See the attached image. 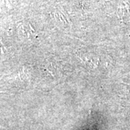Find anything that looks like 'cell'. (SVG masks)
<instances>
[{
	"mask_svg": "<svg viewBox=\"0 0 130 130\" xmlns=\"http://www.w3.org/2000/svg\"><path fill=\"white\" fill-rule=\"evenodd\" d=\"M78 59L86 67L90 69L97 68L100 63L99 57L92 54H83L78 55Z\"/></svg>",
	"mask_w": 130,
	"mask_h": 130,
	"instance_id": "obj_1",
	"label": "cell"
},
{
	"mask_svg": "<svg viewBox=\"0 0 130 130\" xmlns=\"http://www.w3.org/2000/svg\"><path fill=\"white\" fill-rule=\"evenodd\" d=\"M126 89V93H127L128 95V100H129V103H130V83L129 84H124Z\"/></svg>",
	"mask_w": 130,
	"mask_h": 130,
	"instance_id": "obj_2",
	"label": "cell"
}]
</instances>
